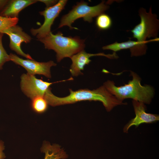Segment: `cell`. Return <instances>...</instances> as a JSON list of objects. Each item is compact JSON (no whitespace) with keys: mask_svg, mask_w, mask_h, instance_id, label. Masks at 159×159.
Returning a JSON list of instances; mask_svg holds the SVG:
<instances>
[{"mask_svg":"<svg viewBox=\"0 0 159 159\" xmlns=\"http://www.w3.org/2000/svg\"><path fill=\"white\" fill-rule=\"evenodd\" d=\"M69 95L62 97L55 95L52 92H50L46 98L48 105L54 107L83 101H99L102 103L106 110L109 112L115 106L127 104L117 99L103 85L93 90L86 89L74 91L69 89Z\"/></svg>","mask_w":159,"mask_h":159,"instance_id":"6da1fadb","label":"cell"},{"mask_svg":"<svg viewBox=\"0 0 159 159\" xmlns=\"http://www.w3.org/2000/svg\"><path fill=\"white\" fill-rule=\"evenodd\" d=\"M140 19V23L131 30L133 37L137 39L139 45L130 49L131 56H138L145 54L148 43L159 41L157 37L159 29V20L157 15L152 12L151 7L149 12L146 9L140 8L139 11Z\"/></svg>","mask_w":159,"mask_h":159,"instance_id":"7a4b0ae2","label":"cell"},{"mask_svg":"<svg viewBox=\"0 0 159 159\" xmlns=\"http://www.w3.org/2000/svg\"><path fill=\"white\" fill-rule=\"evenodd\" d=\"M130 75L132 80L124 85L117 86L113 81L108 80L104 83L103 86L120 101L131 98L144 104H150L154 94L153 87L148 85H142L141 78L135 72L131 71Z\"/></svg>","mask_w":159,"mask_h":159,"instance_id":"3957f363","label":"cell"},{"mask_svg":"<svg viewBox=\"0 0 159 159\" xmlns=\"http://www.w3.org/2000/svg\"><path fill=\"white\" fill-rule=\"evenodd\" d=\"M37 40L44 44L45 49L55 52L58 62L64 58H70L84 50L85 47V39L78 36L65 37L61 32L55 34L51 32L45 37Z\"/></svg>","mask_w":159,"mask_h":159,"instance_id":"277c9868","label":"cell"},{"mask_svg":"<svg viewBox=\"0 0 159 159\" xmlns=\"http://www.w3.org/2000/svg\"><path fill=\"white\" fill-rule=\"evenodd\" d=\"M108 4V3L106 4L103 1L97 5L90 6L88 5L87 2L83 1L77 2L67 14L62 16L58 28L67 26L70 29H77V28L72 27V25L77 19L82 18L84 21L91 23L93 18L103 13L109 9Z\"/></svg>","mask_w":159,"mask_h":159,"instance_id":"5b68a950","label":"cell"},{"mask_svg":"<svg viewBox=\"0 0 159 159\" xmlns=\"http://www.w3.org/2000/svg\"><path fill=\"white\" fill-rule=\"evenodd\" d=\"M20 87L22 92L31 100L36 97H44L47 90L52 84L59 82L73 80L71 77L68 79L54 82H49L36 78L34 75L27 73L21 77Z\"/></svg>","mask_w":159,"mask_h":159,"instance_id":"8992f818","label":"cell"},{"mask_svg":"<svg viewBox=\"0 0 159 159\" xmlns=\"http://www.w3.org/2000/svg\"><path fill=\"white\" fill-rule=\"evenodd\" d=\"M67 2V0H60L54 5L46 8L44 10L39 12L43 16L44 20L43 24L38 28H32L30 32L36 36L37 39H42L51 32V27L55 19L64 9Z\"/></svg>","mask_w":159,"mask_h":159,"instance_id":"52a82bcc","label":"cell"},{"mask_svg":"<svg viewBox=\"0 0 159 159\" xmlns=\"http://www.w3.org/2000/svg\"><path fill=\"white\" fill-rule=\"evenodd\" d=\"M9 55L10 61L24 68L27 73L34 75L36 74L42 75L48 78H51V67L57 65L52 61L39 62L34 59H23L12 53H10Z\"/></svg>","mask_w":159,"mask_h":159,"instance_id":"ba28073f","label":"cell"},{"mask_svg":"<svg viewBox=\"0 0 159 159\" xmlns=\"http://www.w3.org/2000/svg\"><path fill=\"white\" fill-rule=\"evenodd\" d=\"M2 33L9 36L10 39L9 47L11 50L28 59H33L30 55L24 52L21 49V44L22 42L28 43L32 40L31 37L24 31L21 27L16 25L4 30Z\"/></svg>","mask_w":159,"mask_h":159,"instance_id":"9c48e42d","label":"cell"},{"mask_svg":"<svg viewBox=\"0 0 159 159\" xmlns=\"http://www.w3.org/2000/svg\"><path fill=\"white\" fill-rule=\"evenodd\" d=\"M132 104L135 117L125 125L123 129L124 132L127 133L129 129L133 126L137 127L142 123H150L159 121V115L146 112V107L143 102L132 100Z\"/></svg>","mask_w":159,"mask_h":159,"instance_id":"30bf717a","label":"cell"},{"mask_svg":"<svg viewBox=\"0 0 159 159\" xmlns=\"http://www.w3.org/2000/svg\"><path fill=\"white\" fill-rule=\"evenodd\" d=\"M95 56H103L110 59H116L118 56L114 52L112 54H105L103 53L91 54L86 52L84 50H82L71 57L72 64L69 71L73 76L77 77L83 74L81 71L84 70L86 65H88L91 62L90 58Z\"/></svg>","mask_w":159,"mask_h":159,"instance_id":"8fae6325","label":"cell"},{"mask_svg":"<svg viewBox=\"0 0 159 159\" xmlns=\"http://www.w3.org/2000/svg\"><path fill=\"white\" fill-rule=\"evenodd\" d=\"M38 2L37 0H10L0 12V16L11 18H18L23 9Z\"/></svg>","mask_w":159,"mask_h":159,"instance_id":"7c38bea8","label":"cell"},{"mask_svg":"<svg viewBox=\"0 0 159 159\" xmlns=\"http://www.w3.org/2000/svg\"><path fill=\"white\" fill-rule=\"evenodd\" d=\"M41 150L45 154L44 159H65L68 157L65 152L59 145H51L47 142H44Z\"/></svg>","mask_w":159,"mask_h":159,"instance_id":"4fadbf2b","label":"cell"},{"mask_svg":"<svg viewBox=\"0 0 159 159\" xmlns=\"http://www.w3.org/2000/svg\"><path fill=\"white\" fill-rule=\"evenodd\" d=\"M140 43L137 41L129 40L126 42L119 43L115 42L113 43L103 46V50H110L115 52L122 49H131L139 45Z\"/></svg>","mask_w":159,"mask_h":159,"instance_id":"5bb4252c","label":"cell"},{"mask_svg":"<svg viewBox=\"0 0 159 159\" xmlns=\"http://www.w3.org/2000/svg\"><path fill=\"white\" fill-rule=\"evenodd\" d=\"M31 100L32 108L35 112L41 114L47 110L48 104L43 97H36L31 99Z\"/></svg>","mask_w":159,"mask_h":159,"instance_id":"9a60e30c","label":"cell"},{"mask_svg":"<svg viewBox=\"0 0 159 159\" xmlns=\"http://www.w3.org/2000/svg\"><path fill=\"white\" fill-rule=\"evenodd\" d=\"M112 24L111 17L108 15L102 13L98 16L96 19V24L98 28L101 30H106L111 27Z\"/></svg>","mask_w":159,"mask_h":159,"instance_id":"2e32d148","label":"cell"},{"mask_svg":"<svg viewBox=\"0 0 159 159\" xmlns=\"http://www.w3.org/2000/svg\"><path fill=\"white\" fill-rule=\"evenodd\" d=\"M18 21V18H8L0 16V32L2 33L9 28L16 25Z\"/></svg>","mask_w":159,"mask_h":159,"instance_id":"e0dca14e","label":"cell"},{"mask_svg":"<svg viewBox=\"0 0 159 159\" xmlns=\"http://www.w3.org/2000/svg\"><path fill=\"white\" fill-rule=\"evenodd\" d=\"M4 34L0 32V70L3 69V67L6 62L10 61L9 55L7 53L2 44V39Z\"/></svg>","mask_w":159,"mask_h":159,"instance_id":"ac0fdd59","label":"cell"},{"mask_svg":"<svg viewBox=\"0 0 159 159\" xmlns=\"http://www.w3.org/2000/svg\"><path fill=\"white\" fill-rule=\"evenodd\" d=\"M37 1L44 3L46 6V8H49L54 5L58 1L55 0H37Z\"/></svg>","mask_w":159,"mask_h":159,"instance_id":"d6986e66","label":"cell"},{"mask_svg":"<svg viewBox=\"0 0 159 159\" xmlns=\"http://www.w3.org/2000/svg\"><path fill=\"white\" fill-rule=\"evenodd\" d=\"M5 149L4 142L0 139V159H4L6 156L3 151Z\"/></svg>","mask_w":159,"mask_h":159,"instance_id":"ffe728a7","label":"cell"},{"mask_svg":"<svg viewBox=\"0 0 159 159\" xmlns=\"http://www.w3.org/2000/svg\"><path fill=\"white\" fill-rule=\"evenodd\" d=\"M9 0H0V12L7 4Z\"/></svg>","mask_w":159,"mask_h":159,"instance_id":"44dd1931","label":"cell"}]
</instances>
